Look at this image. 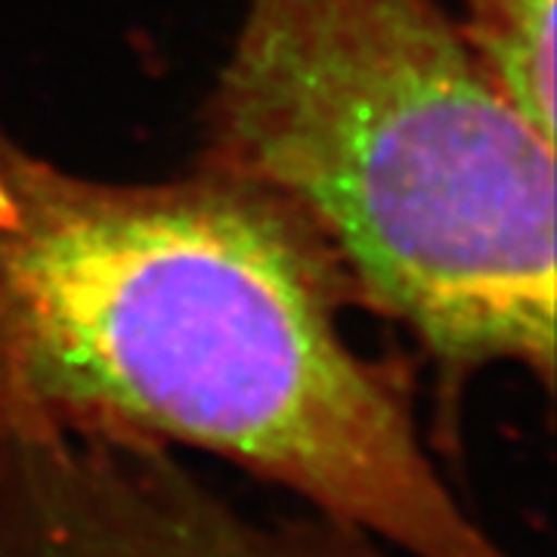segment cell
Wrapping results in <instances>:
<instances>
[{"label":"cell","instance_id":"1","mask_svg":"<svg viewBox=\"0 0 557 557\" xmlns=\"http://www.w3.org/2000/svg\"><path fill=\"white\" fill-rule=\"evenodd\" d=\"M329 248L255 183H119L0 115V440L205 453L406 557H518L458 498L412 369L359 350Z\"/></svg>","mask_w":557,"mask_h":557},{"label":"cell","instance_id":"2","mask_svg":"<svg viewBox=\"0 0 557 557\" xmlns=\"http://www.w3.org/2000/svg\"><path fill=\"white\" fill-rule=\"evenodd\" d=\"M199 164L285 201L449 406L496 366L552 391L555 137L437 0H248Z\"/></svg>","mask_w":557,"mask_h":557},{"label":"cell","instance_id":"4","mask_svg":"<svg viewBox=\"0 0 557 557\" xmlns=\"http://www.w3.org/2000/svg\"><path fill=\"white\" fill-rule=\"evenodd\" d=\"M458 13L498 87L555 137V0H458Z\"/></svg>","mask_w":557,"mask_h":557},{"label":"cell","instance_id":"3","mask_svg":"<svg viewBox=\"0 0 557 557\" xmlns=\"http://www.w3.org/2000/svg\"><path fill=\"white\" fill-rule=\"evenodd\" d=\"M0 557H406L317 511L263 515L183 453L119 437L0 440Z\"/></svg>","mask_w":557,"mask_h":557}]
</instances>
